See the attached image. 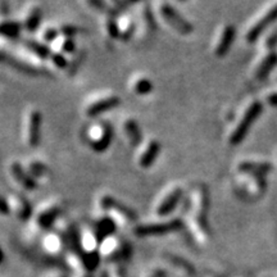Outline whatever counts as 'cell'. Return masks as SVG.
Returning a JSON list of instances; mask_svg holds the SVG:
<instances>
[{
    "label": "cell",
    "instance_id": "1",
    "mask_svg": "<svg viewBox=\"0 0 277 277\" xmlns=\"http://www.w3.org/2000/svg\"><path fill=\"white\" fill-rule=\"evenodd\" d=\"M262 110H263V103L262 100L257 98L248 99L247 102L243 104L240 110L235 114L232 122L228 129L226 140L231 146L239 145L245 137H247L248 132L252 129L253 124L261 115Z\"/></svg>",
    "mask_w": 277,
    "mask_h": 277
},
{
    "label": "cell",
    "instance_id": "2",
    "mask_svg": "<svg viewBox=\"0 0 277 277\" xmlns=\"http://www.w3.org/2000/svg\"><path fill=\"white\" fill-rule=\"evenodd\" d=\"M209 206L211 195L207 185H192L189 191V222L195 231L204 232Z\"/></svg>",
    "mask_w": 277,
    "mask_h": 277
},
{
    "label": "cell",
    "instance_id": "3",
    "mask_svg": "<svg viewBox=\"0 0 277 277\" xmlns=\"http://www.w3.org/2000/svg\"><path fill=\"white\" fill-rule=\"evenodd\" d=\"M231 189L236 196L244 202H253L263 196L267 190L266 176L250 172H235Z\"/></svg>",
    "mask_w": 277,
    "mask_h": 277
},
{
    "label": "cell",
    "instance_id": "4",
    "mask_svg": "<svg viewBox=\"0 0 277 277\" xmlns=\"http://www.w3.org/2000/svg\"><path fill=\"white\" fill-rule=\"evenodd\" d=\"M83 139L93 151L104 153L112 144L113 129L107 121L95 120L85 126Z\"/></svg>",
    "mask_w": 277,
    "mask_h": 277
},
{
    "label": "cell",
    "instance_id": "5",
    "mask_svg": "<svg viewBox=\"0 0 277 277\" xmlns=\"http://www.w3.org/2000/svg\"><path fill=\"white\" fill-rule=\"evenodd\" d=\"M154 13L171 31L177 35L187 36L194 31V26L191 25L189 19L182 16L172 4L167 3V2H160L156 4Z\"/></svg>",
    "mask_w": 277,
    "mask_h": 277
},
{
    "label": "cell",
    "instance_id": "6",
    "mask_svg": "<svg viewBox=\"0 0 277 277\" xmlns=\"http://www.w3.org/2000/svg\"><path fill=\"white\" fill-rule=\"evenodd\" d=\"M121 103V98L114 91L103 90L94 93L86 98L83 105V112L85 117L95 120L103 113L117 108Z\"/></svg>",
    "mask_w": 277,
    "mask_h": 277
},
{
    "label": "cell",
    "instance_id": "7",
    "mask_svg": "<svg viewBox=\"0 0 277 277\" xmlns=\"http://www.w3.org/2000/svg\"><path fill=\"white\" fill-rule=\"evenodd\" d=\"M96 206L114 222L129 223L135 220V212L109 192H100L96 197Z\"/></svg>",
    "mask_w": 277,
    "mask_h": 277
},
{
    "label": "cell",
    "instance_id": "8",
    "mask_svg": "<svg viewBox=\"0 0 277 277\" xmlns=\"http://www.w3.org/2000/svg\"><path fill=\"white\" fill-rule=\"evenodd\" d=\"M43 113L36 107H28L23 115L22 140L27 148L35 149L42 139Z\"/></svg>",
    "mask_w": 277,
    "mask_h": 277
},
{
    "label": "cell",
    "instance_id": "9",
    "mask_svg": "<svg viewBox=\"0 0 277 277\" xmlns=\"http://www.w3.org/2000/svg\"><path fill=\"white\" fill-rule=\"evenodd\" d=\"M184 196V187L181 184H171L168 185L166 189L161 191L158 197L155 199L153 204L154 213L158 217H166L176 209V207L179 206L180 202L182 201Z\"/></svg>",
    "mask_w": 277,
    "mask_h": 277
},
{
    "label": "cell",
    "instance_id": "10",
    "mask_svg": "<svg viewBox=\"0 0 277 277\" xmlns=\"http://www.w3.org/2000/svg\"><path fill=\"white\" fill-rule=\"evenodd\" d=\"M274 21H277V2L271 4L269 7H267V9H264V11L262 12L249 26H248V28L244 32L245 42L249 43V44L258 42L259 38H261V36L268 30V27L274 22Z\"/></svg>",
    "mask_w": 277,
    "mask_h": 277
},
{
    "label": "cell",
    "instance_id": "11",
    "mask_svg": "<svg viewBox=\"0 0 277 277\" xmlns=\"http://www.w3.org/2000/svg\"><path fill=\"white\" fill-rule=\"evenodd\" d=\"M277 66V50L261 49L253 59L250 67V78L254 81H263Z\"/></svg>",
    "mask_w": 277,
    "mask_h": 277
},
{
    "label": "cell",
    "instance_id": "12",
    "mask_svg": "<svg viewBox=\"0 0 277 277\" xmlns=\"http://www.w3.org/2000/svg\"><path fill=\"white\" fill-rule=\"evenodd\" d=\"M236 36V28L232 23H223L217 28L211 43L212 54L223 58L228 54Z\"/></svg>",
    "mask_w": 277,
    "mask_h": 277
},
{
    "label": "cell",
    "instance_id": "13",
    "mask_svg": "<svg viewBox=\"0 0 277 277\" xmlns=\"http://www.w3.org/2000/svg\"><path fill=\"white\" fill-rule=\"evenodd\" d=\"M161 145L160 140L155 137H146L144 139L143 143L136 148V155H135V162L137 167L141 170H148L155 163V161L160 156Z\"/></svg>",
    "mask_w": 277,
    "mask_h": 277
},
{
    "label": "cell",
    "instance_id": "14",
    "mask_svg": "<svg viewBox=\"0 0 277 277\" xmlns=\"http://www.w3.org/2000/svg\"><path fill=\"white\" fill-rule=\"evenodd\" d=\"M66 202L59 196H53L38 204V208L35 212L36 225L48 226L57 218L63 211Z\"/></svg>",
    "mask_w": 277,
    "mask_h": 277
},
{
    "label": "cell",
    "instance_id": "15",
    "mask_svg": "<svg viewBox=\"0 0 277 277\" xmlns=\"http://www.w3.org/2000/svg\"><path fill=\"white\" fill-rule=\"evenodd\" d=\"M8 172L14 182L26 191H33L38 187V182L26 170L25 165L19 161H11L8 163Z\"/></svg>",
    "mask_w": 277,
    "mask_h": 277
},
{
    "label": "cell",
    "instance_id": "16",
    "mask_svg": "<svg viewBox=\"0 0 277 277\" xmlns=\"http://www.w3.org/2000/svg\"><path fill=\"white\" fill-rule=\"evenodd\" d=\"M3 197L8 203L9 211L21 220H26L32 214V204L25 195L17 191H8Z\"/></svg>",
    "mask_w": 277,
    "mask_h": 277
},
{
    "label": "cell",
    "instance_id": "17",
    "mask_svg": "<svg viewBox=\"0 0 277 277\" xmlns=\"http://www.w3.org/2000/svg\"><path fill=\"white\" fill-rule=\"evenodd\" d=\"M272 171V163L262 158H242L235 163V172H250L267 176Z\"/></svg>",
    "mask_w": 277,
    "mask_h": 277
},
{
    "label": "cell",
    "instance_id": "18",
    "mask_svg": "<svg viewBox=\"0 0 277 277\" xmlns=\"http://www.w3.org/2000/svg\"><path fill=\"white\" fill-rule=\"evenodd\" d=\"M121 132L130 146H139L144 140L143 131L139 122L132 117H126L121 121Z\"/></svg>",
    "mask_w": 277,
    "mask_h": 277
},
{
    "label": "cell",
    "instance_id": "19",
    "mask_svg": "<svg viewBox=\"0 0 277 277\" xmlns=\"http://www.w3.org/2000/svg\"><path fill=\"white\" fill-rule=\"evenodd\" d=\"M155 13L148 7H145V8L143 7L140 16H139V22H136V31L140 33L141 37H149L155 32Z\"/></svg>",
    "mask_w": 277,
    "mask_h": 277
},
{
    "label": "cell",
    "instance_id": "20",
    "mask_svg": "<svg viewBox=\"0 0 277 277\" xmlns=\"http://www.w3.org/2000/svg\"><path fill=\"white\" fill-rule=\"evenodd\" d=\"M129 89L134 95L146 96L153 91V81L144 73H135L130 77Z\"/></svg>",
    "mask_w": 277,
    "mask_h": 277
},
{
    "label": "cell",
    "instance_id": "21",
    "mask_svg": "<svg viewBox=\"0 0 277 277\" xmlns=\"http://www.w3.org/2000/svg\"><path fill=\"white\" fill-rule=\"evenodd\" d=\"M23 165H25L28 173L32 176L38 184H40V181L49 180L50 176H52V171H50L49 166L44 161L38 160V158H27Z\"/></svg>",
    "mask_w": 277,
    "mask_h": 277
},
{
    "label": "cell",
    "instance_id": "22",
    "mask_svg": "<svg viewBox=\"0 0 277 277\" xmlns=\"http://www.w3.org/2000/svg\"><path fill=\"white\" fill-rule=\"evenodd\" d=\"M18 43L22 45L23 48H26L31 54H33L35 57H37L38 59L44 61L45 63H47L49 55L52 54V49H50L49 45L44 44V43L40 42L38 38L21 37L18 40Z\"/></svg>",
    "mask_w": 277,
    "mask_h": 277
},
{
    "label": "cell",
    "instance_id": "23",
    "mask_svg": "<svg viewBox=\"0 0 277 277\" xmlns=\"http://www.w3.org/2000/svg\"><path fill=\"white\" fill-rule=\"evenodd\" d=\"M43 18V11L42 8L36 4H31L23 13L21 23H22L23 30L27 32H35L42 23Z\"/></svg>",
    "mask_w": 277,
    "mask_h": 277
},
{
    "label": "cell",
    "instance_id": "24",
    "mask_svg": "<svg viewBox=\"0 0 277 277\" xmlns=\"http://www.w3.org/2000/svg\"><path fill=\"white\" fill-rule=\"evenodd\" d=\"M118 23V40L126 43L136 32V21L130 14H120L117 18Z\"/></svg>",
    "mask_w": 277,
    "mask_h": 277
},
{
    "label": "cell",
    "instance_id": "25",
    "mask_svg": "<svg viewBox=\"0 0 277 277\" xmlns=\"http://www.w3.org/2000/svg\"><path fill=\"white\" fill-rule=\"evenodd\" d=\"M23 27L21 21L16 19H3L2 26H0V32H2V40L6 42H18L21 38V32Z\"/></svg>",
    "mask_w": 277,
    "mask_h": 277
},
{
    "label": "cell",
    "instance_id": "26",
    "mask_svg": "<svg viewBox=\"0 0 277 277\" xmlns=\"http://www.w3.org/2000/svg\"><path fill=\"white\" fill-rule=\"evenodd\" d=\"M50 49L54 53H59V54L63 55H73L77 52L76 42H74V37H69V36H63L59 35L55 42L50 45Z\"/></svg>",
    "mask_w": 277,
    "mask_h": 277
},
{
    "label": "cell",
    "instance_id": "27",
    "mask_svg": "<svg viewBox=\"0 0 277 277\" xmlns=\"http://www.w3.org/2000/svg\"><path fill=\"white\" fill-rule=\"evenodd\" d=\"M86 4L94 11L99 12L103 17L107 16H120V11L114 6H110L107 0H85Z\"/></svg>",
    "mask_w": 277,
    "mask_h": 277
},
{
    "label": "cell",
    "instance_id": "28",
    "mask_svg": "<svg viewBox=\"0 0 277 277\" xmlns=\"http://www.w3.org/2000/svg\"><path fill=\"white\" fill-rule=\"evenodd\" d=\"M180 226V221L177 218H171V220L161 221V222L148 223V225L139 226V230L141 232H153V231H166L171 228H176Z\"/></svg>",
    "mask_w": 277,
    "mask_h": 277
},
{
    "label": "cell",
    "instance_id": "29",
    "mask_svg": "<svg viewBox=\"0 0 277 277\" xmlns=\"http://www.w3.org/2000/svg\"><path fill=\"white\" fill-rule=\"evenodd\" d=\"M118 17H103V33L108 40H118Z\"/></svg>",
    "mask_w": 277,
    "mask_h": 277
},
{
    "label": "cell",
    "instance_id": "30",
    "mask_svg": "<svg viewBox=\"0 0 277 277\" xmlns=\"http://www.w3.org/2000/svg\"><path fill=\"white\" fill-rule=\"evenodd\" d=\"M69 59L63 54H59V53L52 52V54L49 55L47 61V66H50L55 71H62V69H67L68 67Z\"/></svg>",
    "mask_w": 277,
    "mask_h": 277
},
{
    "label": "cell",
    "instance_id": "31",
    "mask_svg": "<svg viewBox=\"0 0 277 277\" xmlns=\"http://www.w3.org/2000/svg\"><path fill=\"white\" fill-rule=\"evenodd\" d=\"M59 35H61V33H59L58 27H54V26H50V25L44 26V27L40 30V32H38V40L50 47V45L55 42V38H57Z\"/></svg>",
    "mask_w": 277,
    "mask_h": 277
},
{
    "label": "cell",
    "instance_id": "32",
    "mask_svg": "<svg viewBox=\"0 0 277 277\" xmlns=\"http://www.w3.org/2000/svg\"><path fill=\"white\" fill-rule=\"evenodd\" d=\"M85 50L84 49H77V52L74 53L73 55L71 57V59H69L68 62V67H67V73H68V76H72V74H74L77 72V69L80 68V66L83 64L84 59H85Z\"/></svg>",
    "mask_w": 277,
    "mask_h": 277
},
{
    "label": "cell",
    "instance_id": "33",
    "mask_svg": "<svg viewBox=\"0 0 277 277\" xmlns=\"http://www.w3.org/2000/svg\"><path fill=\"white\" fill-rule=\"evenodd\" d=\"M261 49H268V50H277V30L273 31H266L263 35L261 36Z\"/></svg>",
    "mask_w": 277,
    "mask_h": 277
},
{
    "label": "cell",
    "instance_id": "34",
    "mask_svg": "<svg viewBox=\"0 0 277 277\" xmlns=\"http://www.w3.org/2000/svg\"><path fill=\"white\" fill-rule=\"evenodd\" d=\"M262 103L271 108H277V86L269 88L262 94Z\"/></svg>",
    "mask_w": 277,
    "mask_h": 277
},
{
    "label": "cell",
    "instance_id": "35",
    "mask_svg": "<svg viewBox=\"0 0 277 277\" xmlns=\"http://www.w3.org/2000/svg\"><path fill=\"white\" fill-rule=\"evenodd\" d=\"M59 33L63 36H69V37H74L76 35L83 32V28L80 26L74 25V23H62L61 26H58Z\"/></svg>",
    "mask_w": 277,
    "mask_h": 277
},
{
    "label": "cell",
    "instance_id": "36",
    "mask_svg": "<svg viewBox=\"0 0 277 277\" xmlns=\"http://www.w3.org/2000/svg\"><path fill=\"white\" fill-rule=\"evenodd\" d=\"M139 0H117V6H121V7H127V6H131V4L137 3Z\"/></svg>",
    "mask_w": 277,
    "mask_h": 277
},
{
    "label": "cell",
    "instance_id": "37",
    "mask_svg": "<svg viewBox=\"0 0 277 277\" xmlns=\"http://www.w3.org/2000/svg\"><path fill=\"white\" fill-rule=\"evenodd\" d=\"M273 80H274V86H277V72H276V73H274Z\"/></svg>",
    "mask_w": 277,
    "mask_h": 277
},
{
    "label": "cell",
    "instance_id": "38",
    "mask_svg": "<svg viewBox=\"0 0 277 277\" xmlns=\"http://www.w3.org/2000/svg\"><path fill=\"white\" fill-rule=\"evenodd\" d=\"M177 2H186V0H177Z\"/></svg>",
    "mask_w": 277,
    "mask_h": 277
},
{
    "label": "cell",
    "instance_id": "39",
    "mask_svg": "<svg viewBox=\"0 0 277 277\" xmlns=\"http://www.w3.org/2000/svg\"><path fill=\"white\" fill-rule=\"evenodd\" d=\"M276 162H277V153H276Z\"/></svg>",
    "mask_w": 277,
    "mask_h": 277
}]
</instances>
